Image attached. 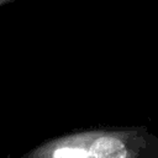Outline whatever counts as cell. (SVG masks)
Masks as SVG:
<instances>
[{
  "label": "cell",
  "instance_id": "obj_1",
  "mask_svg": "<svg viewBox=\"0 0 158 158\" xmlns=\"http://www.w3.org/2000/svg\"><path fill=\"white\" fill-rule=\"evenodd\" d=\"M53 158H89V151L84 148L63 147L54 151Z\"/></svg>",
  "mask_w": 158,
  "mask_h": 158
}]
</instances>
